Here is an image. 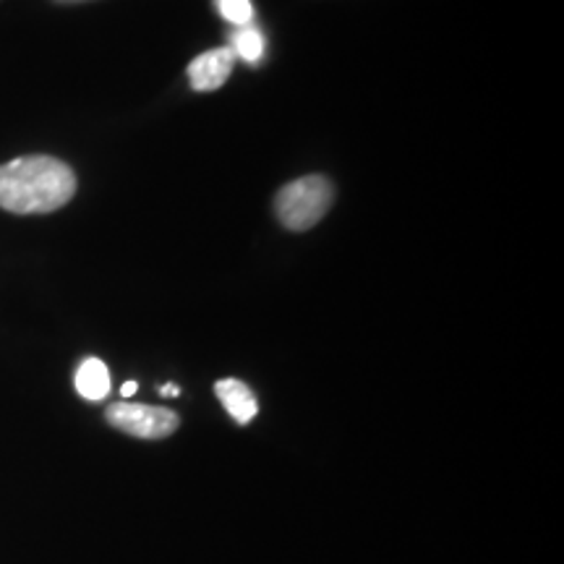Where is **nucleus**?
<instances>
[{
    "instance_id": "f257e3e1",
    "label": "nucleus",
    "mask_w": 564,
    "mask_h": 564,
    "mask_svg": "<svg viewBox=\"0 0 564 564\" xmlns=\"http://www.w3.org/2000/svg\"><path fill=\"white\" fill-rule=\"evenodd\" d=\"M74 196V167L51 154H26L0 165V209L11 215H51Z\"/></svg>"
},
{
    "instance_id": "f03ea898",
    "label": "nucleus",
    "mask_w": 564,
    "mask_h": 564,
    "mask_svg": "<svg viewBox=\"0 0 564 564\" xmlns=\"http://www.w3.org/2000/svg\"><path fill=\"white\" fill-rule=\"evenodd\" d=\"M335 202V186L327 175H303L280 188L274 196V215L282 228L303 232L324 220Z\"/></svg>"
},
{
    "instance_id": "7ed1b4c3",
    "label": "nucleus",
    "mask_w": 564,
    "mask_h": 564,
    "mask_svg": "<svg viewBox=\"0 0 564 564\" xmlns=\"http://www.w3.org/2000/svg\"><path fill=\"white\" fill-rule=\"evenodd\" d=\"M105 419L118 432L137 436V440H165L178 432L181 419L171 408H154L141 403H116L108 408Z\"/></svg>"
},
{
    "instance_id": "20e7f679",
    "label": "nucleus",
    "mask_w": 564,
    "mask_h": 564,
    "mask_svg": "<svg viewBox=\"0 0 564 564\" xmlns=\"http://www.w3.org/2000/svg\"><path fill=\"white\" fill-rule=\"evenodd\" d=\"M232 66H236V55L230 47L207 51L188 63V84L194 91H215L228 82Z\"/></svg>"
},
{
    "instance_id": "39448f33",
    "label": "nucleus",
    "mask_w": 564,
    "mask_h": 564,
    "mask_svg": "<svg viewBox=\"0 0 564 564\" xmlns=\"http://www.w3.org/2000/svg\"><path fill=\"white\" fill-rule=\"evenodd\" d=\"M215 394L225 405V411L232 415V421L241 423V426L257 419L259 403L249 390V384L241 382V379H220V382L215 384Z\"/></svg>"
},
{
    "instance_id": "423d86ee",
    "label": "nucleus",
    "mask_w": 564,
    "mask_h": 564,
    "mask_svg": "<svg viewBox=\"0 0 564 564\" xmlns=\"http://www.w3.org/2000/svg\"><path fill=\"white\" fill-rule=\"evenodd\" d=\"M76 392L89 403H100L110 394V371L100 358H84L76 369Z\"/></svg>"
},
{
    "instance_id": "0eeeda50",
    "label": "nucleus",
    "mask_w": 564,
    "mask_h": 564,
    "mask_svg": "<svg viewBox=\"0 0 564 564\" xmlns=\"http://www.w3.org/2000/svg\"><path fill=\"white\" fill-rule=\"evenodd\" d=\"M230 51L236 58H241L246 63H259L264 55V34L257 30V26H238L230 37Z\"/></svg>"
},
{
    "instance_id": "6e6552de",
    "label": "nucleus",
    "mask_w": 564,
    "mask_h": 564,
    "mask_svg": "<svg viewBox=\"0 0 564 564\" xmlns=\"http://www.w3.org/2000/svg\"><path fill=\"white\" fill-rule=\"evenodd\" d=\"M217 11L223 13L225 21L232 26H249L253 21V6L251 0H217Z\"/></svg>"
},
{
    "instance_id": "1a4fd4ad",
    "label": "nucleus",
    "mask_w": 564,
    "mask_h": 564,
    "mask_svg": "<svg viewBox=\"0 0 564 564\" xmlns=\"http://www.w3.org/2000/svg\"><path fill=\"white\" fill-rule=\"evenodd\" d=\"M160 392L165 394V398H178V394H181V390H178V387H175V384H165Z\"/></svg>"
},
{
    "instance_id": "9d476101",
    "label": "nucleus",
    "mask_w": 564,
    "mask_h": 564,
    "mask_svg": "<svg viewBox=\"0 0 564 564\" xmlns=\"http://www.w3.org/2000/svg\"><path fill=\"white\" fill-rule=\"evenodd\" d=\"M137 390H139L137 382H126V384L121 387V394H123V398H131V394L137 392Z\"/></svg>"
},
{
    "instance_id": "9b49d317",
    "label": "nucleus",
    "mask_w": 564,
    "mask_h": 564,
    "mask_svg": "<svg viewBox=\"0 0 564 564\" xmlns=\"http://www.w3.org/2000/svg\"><path fill=\"white\" fill-rule=\"evenodd\" d=\"M55 3H63V6H79V3H91V0H55Z\"/></svg>"
}]
</instances>
